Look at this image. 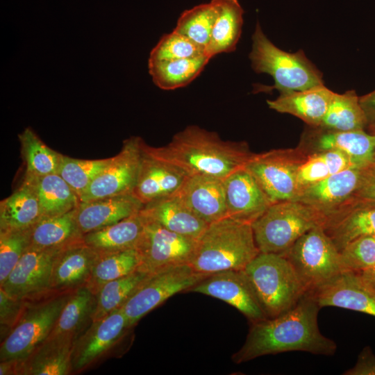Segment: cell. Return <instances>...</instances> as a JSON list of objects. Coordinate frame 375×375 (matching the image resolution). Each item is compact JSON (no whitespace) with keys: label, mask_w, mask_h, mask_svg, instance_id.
Returning <instances> with one entry per match:
<instances>
[{"label":"cell","mask_w":375,"mask_h":375,"mask_svg":"<svg viewBox=\"0 0 375 375\" xmlns=\"http://www.w3.org/2000/svg\"><path fill=\"white\" fill-rule=\"evenodd\" d=\"M320 308L315 299L306 293L287 312L253 322L244 344L233 355V360L242 363L265 355L295 351L334 355L337 344L319 329Z\"/></svg>","instance_id":"1"},{"label":"cell","mask_w":375,"mask_h":375,"mask_svg":"<svg viewBox=\"0 0 375 375\" xmlns=\"http://www.w3.org/2000/svg\"><path fill=\"white\" fill-rule=\"evenodd\" d=\"M141 147L145 153L178 167L188 176L222 179L244 167L253 154L246 142L224 140L216 132L197 125L176 133L165 146L151 147L142 140Z\"/></svg>","instance_id":"2"},{"label":"cell","mask_w":375,"mask_h":375,"mask_svg":"<svg viewBox=\"0 0 375 375\" xmlns=\"http://www.w3.org/2000/svg\"><path fill=\"white\" fill-rule=\"evenodd\" d=\"M259 253L251 224L226 217L208 224L188 264L204 274L243 270Z\"/></svg>","instance_id":"3"},{"label":"cell","mask_w":375,"mask_h":375,"mask_svg":"<svg viewBox=\"0 0 375 375\" xmlns=\"http://www.w3.org/2000/svg\"><path fill=\"white\" fill-rule=\"evenodd\" d=\"M249 58L256 73L270 75L274 84L258 88L266 92L276 89L279 92L300 91L324 84L322 74L301 50L290 53L274 44L263 33L258 22L252 35V48Z\"/></svg>","instance_id":"4"},{"label":"cell","mask_w":375,"mask_h":375,"mask_svg":"<svg viewBox=\"0 0 375 375\" xmlns=\"http://www.w3.org/2000/svg\"><path fill=\"white\" fill-rule=\"evenodd\" d=\"M243 270L267 318L287 312L306 294L283 255L260 252Z\"/></svg>","instance_id":"5"},{"label":"cell","mask_w":375,"mask_h":375,"mask_svg":"<svg viewBox=\"0 0 375 375\" xmlns=\"http://www.w3.org/2000/svg\"><path fill=\"white\" fill-rule=\"evenodd\" d=\"M322 222L320 212L290 200L272 203L251 226L260 252L283 255L301 236Z\"/></svg>","instance_id":"6"},{"label":"cell","mask_w":375,"mask_h":375,"mask_svg":"<svg viewBox=\"0 0 375 375\" xmlns=\"http://www.w3.org/2000/svg\"><path fill=\"white\" fill-rule=\"evenodd\" d=\"M306 293L342 272L340 251L320 225L301 236L283 254Z\"/></svg>","instance_id":"7"},{"label":"cell","mask_w":375,"mask_h":375,"mask_svg":"<svg viewBox=\"0 0 375 375\" xmlns=\"http://www.w3.org/2000/svg\"><path fill=\"white\" fill-rule=\"evenodd\" d=\"M69 294L24 308L18 321L3 339L0 361L22 362L51 333Z\"/></svg>","instance_id":"8"},{"label":"cell","mask_w":375,"mask_h":375,"mask_svg":"<svg viewBox=\"0 0 375 375\" xmlns=\"http://www.w3.org/2000/svg\"><path fill=\"white\" fill-rule=\"evenodd\" d=\"M308 155L298 146L253 153L244 167L274 203L295 200L297 175Z\"/></svg>","instance_id":"9"},{"label":"cell","mask_w":375,"mask_h":375,"mask_svg":"<svg viewBox=\"0 0 375 375\" xmlns=\"http://www.w3.org/2000/svg\"><path fill=\"white\" fill-rule=\"evenodd\" d=\"M208 275L196 272L189 264L172 266L149 275L121 307L128 327L169 297L187 292Z\"/></svg>","instance_id":"10"},{"label":"cell","mask_w":375,"mask_h":375,"mask_svg":"<svg viewBox=\"0 0 375 375\" xmlns=\"http://www.w3.org/2000/svg\"><path fill=\"white\" fill-rule=\"evenodd\" d=\"M145 217L144 230L136 247L140 259L138 271L151 275L172 266L188 264L197 240L172 232Z\"/></svg>","instance_id":"11"},{"label":"cell","mask_w":375,"mask_h":375,"mask_svg":"<svg viewBox=\"0 0 375 375\" xmlns=\"http://www.w3.org/2000/svg\"><path fill=\"white\" fill-rule=\"evenodd\" d=\"M140 137H131L123 142L121 151L94 179L80 197L81 202L105 197L133 194L142 158Z\"/></svg>","instance_id":"12"},{"label":"cell","mask_w":375,"mask_h":375,"mask_svg":"<svg viewBox=\"0 0 375 375\" xmlns=\"http://www.w3.org/2000/svg\"><path fill=\"white\" fill-rule=\"evenodd\" d=\"M188 292L220 299L236 308L251 323L267 319L244 270H229L209 274Z\"/></svg>","instance_id":"13"},{"label":"cell","mask_w":375,"mask_h":375,"mask_svg":"<svg viewBox=\"0 0 375 375\" xmlns=\"http://www.w3.org/2000/svg\"><path fill=\"white\" fill-rule=\"evenodd\" d=\"M298 147L308 156L325 151H340L362 167L374 162L375 135L365 131H338L307 126Z\"/></svg>","instance_id":"14"},{"label":"cell","mask_w":375,"mask_h":375,"mask_svg":"<svg viewBox=\"0 0 375 375\" xmlns=\"http://www.w3.org/2000/svg\"><path fill=\"white\" fill-rule=\"evenodd\" d=\"M58 251L29 246L0 288L19 300L50 290L52 265Z\"/></svg>","instance_id":"15"},{"label":"cell","mask_w":375,"mask_h":375,"mask_svg":"<svg viewBox=\"0 0 375 375\" xmlns=\"http://www.w3.org/2000/svg\"><path fill=\"white\" fill-rule=\"evenodd\" d=\"M129 328L122 308L108 315L91 322L90 326L74 340L72 347L73 371L86 368L110 349Z\"/></svg>","instance_id":"16"},{"label":"cell","mask_w":375,"mask_h":375,"mask_svg":"<svg viewBox=\"0 0 375 375\" xmlns=\"http://www.w3.org/2000/svg\"><path fill=\"white\" fill-rule=\"evenodd\" d=\"M322 226L340 251L357 238L375 236V203L350 198L325 215Z\"/></svg>","instance_id":"17"},{"label":"cell","mask_w":375,"mask_h":375,"mask_svg":"<svg viewBox=\"0 0 375 375\" xmlns=\"http://www.w3.org/2000/svg\"><path fill=\"white\" fill-rule=\"evenodd\" d=\"M227 217L251 224L273 203L252 174L240 168L223 179Z\"/></svg>","instance_id":"18"},{"label":"cell","mask_w":375,"mask_h":375,"mask_svg":"<svg viewBox=\"0 0 375 375\" xmlns=\"http://www.w3.org/2000/svg\"><path fill=\"white\" fill-rule=\"evenodd\" d=\"M309 293L320 308L338 307L375 317V293L354 272H342Z\"/></svg>","instance_id":"19"},{"label":"cell","mask_w":375,"mask_h":375,"mask_svg":"<svg viewBox=\"0 0 375 375\" xmlns=\"http://www.w3.org/2000/svg\"><path fill=\"white\" fill-rule=\"evenodd\" d=\"M187 176L178 167L158 159L142 149L141 162L133 194L144 206L147 205L176 193Z\"/></svg>","instance_id":"20"},{"label":"cell","mask_w":375,"mask_h":375,"mask_svg":"<svg viewBox=\"0 0 375 375\" xmlns=\"http://www.w3.org/2000/svg\"><path fill=\"white\" fill-rule=\"evenodd\" d=\"M175 194L208 224L227 217L222 178L202 174L187 176Z\"/></svg>","instance_id":"21"},{"label":"cell","mask_w":375,"mask_h":375,"mask_svg":"<svg viewBox=\"0 0 375 375\" xmlns=\"http://www.w3.org/2000/svg\"><path fill=\"white\" fill-rule=\"evenodd\" d=\"M363 168V167H362ZM362 168H350L333 174L299 191L295 201L325 215L351 198L359 183Z\"/></svg>","instance_id":"22"},{"label":"cell","mask_w":375,"mask_h":375,"mask_svg":"<svg viewBox=\"0 0 375 375\" xmlns=\"http://www.w3.org/2000/svg\"><path fill=\"white\" fill-rule=\"evenodd\" d=\"M99 253L83 239L60 250L51 270L50 290H67L85 285Z\"/></svg>","instance_id":"23"},{"label":"cell","mask_w":375,"mask_h":375,"mask_svg":"<svg viewBox=\"0 0 375 375\" xmlns=\"http://www.w3.org/2000/svg\"><path fill=\"white\" fill-rule=\"evenodd\" d=\"M143 207L133 194L105 197L81 202L76 209V219L84 235L127 218Z\"/></svg>","instance_id":"24"},{"label":"cell","mask_w":375,"mask_h":375,"mask_svg":"<svg viewBox=\"0 0 375 375\" xmlns=\"http://www.w3.org/2000/svg\"><path fill=\"white\" fill-rule=\"evenodd\" d=\"M335 92L324 84L300 90L281 92L274 100H267L269 108L298 117L307 126H318L326 115Z\"/></svg>","instance_id":"25"},{"label":"cell","mask_w":375,"mask_h":375,"mask_svg":"<svg viewBox=\"0 0 375 375\" xmlns=\"http://www.w3.org/2000/svg\"><path fill=\"white\" fill-rule=\"evenodd\" d=\"M141 210L167 229L197 240L208 226L176 194L144 205Z\"/></svg>","instance_id":"26"},{"label":"cell","mask_w":375,"mask_h":375,"mask_svg":"<svg viewBox=\"0 0 375 375\" xmlns=\"http://www.w3.org/2000/svg\"><path fill=\"white\" fill-rule=\"evenodd\" d=\"M146 217L138 212L117 223L83 235L84 242L99 253L136 249Z\"/></svg>","instance_id":"27"},{"label":"cell","mask_w":375,"mask_h":375,"mask_svg":"<svg viewBox=\"0 0 375 375\" xmlns=\"http://www.w3.org/2000/svg\"><path fill=\"white\" fill-rule=\"evenodd\" d=\"M96 295L82 285L69 294L60 314L47 340L74 342L92 317Z\"/></svg>","instance_id":"28"},{"label":"cell","mask_w":375,"mask_h":375,"mask_svg":"<svg viewBox=\"0 0 375 375\" xmlns=\"http://www.w3.org/2000/svg\"><path fill=\"white\" fill-rule=\"evenodd\" d=\"M76 209L59 215L42 217L30 228V246L60 251L82 240L83 234L77 224Z\"/></svg>","instance_id":"29"},{"label":"cell","mask_w":375,"mask_h":375,"mask_svg":"<svg viewBox=\"0 0 375 375\" xmlns=\"http://www.w3.org/2000/svg\"><path fill=\"white\" fill-rule=\"evenodd\" d=\"M74 342L46 340L31 355L17 363V374L67 375L72 370Z\"/></svg>","instance_id":"30"},{"label":"cell","mask_w":375,"mask_h":375,"mask_svg":"<svg viewBox=\"0 0 375 375\" xmlns=\"http://www.w3.org/2000/svg\"><path fill=\"white\" fill-rule=\"evenodd\" d=\"M217 17L206 53L210 58L233 52L242 33L244 10L238 0H211Z\"/></svg>","instance_id":"31"},{"label":"cell","mask_w":375,"mask_h":375,"mask_svg":"<svg viewBox=\"0 0 375 375\" xmlns=\"http://www.w3.org/2000/svg\"><path fill=\"white\" fill-rule=\"evenodd\" d=\"M42 218L36 193L25 180L0 203V231L30 229Z\"/></svg>","instance_id":"32"},{"label":"cell","mask_w":375,"mask_h":375,"mask_svg":"<svg viewBox=\"0 0 375 375\" xmlns=\"http://www.w3.org/2000/svg\"><path fill=\"white\" fill-rule=\"evenodd\" d=\"M24 180L36 193L42 217L68 212L81 203L78 196L58 174L39 176L25 175Z\"/></svg>","instance_id":"33"},{"label":"cell","mask_w":375,"mask_h":375,"mask_svg":"<svg viewBox=\"0 0 375 375\" xmlns=\"http://www.w3.org/2000/svg\"><path fill=\"white\" fill-rule=\"evenodd\" d=\"M210 59L205 53L190 58L148 61L149 72L157 87L165 90H172L192 82Z\"/></svg>","instance_id":"34"},{"label":"cell","mask_w":375,"mask_h":375,"mask_svg":"<svg viewBox=\"0 0 375 375\" xmlns=\"http://www.w3.org/2000/svg\"><path fill=\"white\" fill-rule=\"evenodd\" d=\"M368 124L366 114L354 90L335 93L319 127L338 131H365Z\"/></svg>","instance_id":"35"},{"label":"cell","mask_w":375,"mask_h":375,"mask_svg":"<svg viewBox=\"0 0 375 375\" xmlns=\"http://www.w3.org/2000/svg\"><path fill=\"white\" fill-rule=\"evenodd\" d=\"M140 262V256L136 249L99 253L85 285L96 295L108 282L137 271Z\"/></svg>","instance_id":"36"},{"label":"cell","mask_w":375,"mask_h":375,"mask_svg":"<svg viewBox=\"0 0 375 375\" xmlns=\"http://www.w3.org/2000/svg\"><path fill=\"white\" fill-rule=\"evenodd\" d=\"M354 167L362 168L354 159L340 151H325L308 155L298 171V194L310 185Z\"/></svg>","instance_id":"37"},{"label":"cell","mask_w":375,"mask_h":375,"mask_svg":"<svg viewBox=\"0 0 375 375\" xmlns=\"http://www.w3.org/2000/svg\"><path fill=\"white\" fill-rule=\"evenodd\" d=\"M19 140L26 163V176L58 174L62 154L45 144L30 127L19 135Z\"/></svg>","instance_id":"38"},{"label":"cell","mask_w":375,"mask_h":375,"mask_svg":"<svg viewBox=\"0 0 375 375\" xmlns=\"http://www.w3.org/2000/svg\"><path fill=\"white\" fill-rule=\"evenodd\" d=\"M149 276L137 270L104 284L96 294V305L92 322L100 319L120 308Z\"/></svg>","instance_id":"39"},{"label":"cell","mask_w":375,"mask_h":375,"mask_svg":"<svg viewBox=\"0 0 375 375\" xmlns=\"http://www.w3.org/2000/svg\"><path fill=\"white\" fill-rule=\"evenodd\" d=\"M216 17L217 8L212 1L201 3L183 12L174 31L206 51Z\"/></svg>","instance_id":"40"},{"label":"cell","mask_w":375,"mask_h":375,"mask_svg":"<svg viewBox=\"0 0 375 375\" xmlns=\"http://www.w3.org/2000/svg\"><path fill=\"white\" fill-rule=\"evenodd\" d=\"M111 158L83 160L62 156L58 174L78 196L89 187L94 179L108 165Z\"/></svg>","instance_id":"41"},{"label":"cell","mask_w":375,"mask_h":375,"mask_svg":"<svg viewBox=\"0 0 375 375\" xmlns=\"http://www.w3.org/2000/svg\"><path fill=\"white\" fill-rule=\"evenodd\" d=\"M205 53L203 48L173 30L172 32L162 36L151 51L148 61L190 58Z\"/></svg>","instance_id":"42"},{"label":"cell","mask_w":375,"mask_h":375,"mask_svg":"<svg viewBox=\"0 0 375 375\" xmlns=\"http://www.w3.org/2000/svg\"><path fill=\"white\" fill-rule=\"evenodd\" d=\"M30 229L0 231V284L29 247Z\"/></svg>","instance_id":"43"},{"label":"cell","mask_w":375,"mask_h":375,"mask_svg":"<svg viewBox=\"0 0 375 375\" xmlns=\"http://www.w3.org/2000/svg\"><path fill=\"white\" fill-rule=\"evenodd\" d=\"M342 272H360L375 265V236H363L340 251Z\"/></svg>","instance_id":"44"},{"label":"cell","mask_w":375,"mask_h":375,"mask_svg":"<svg viewBox=\"0 0 375 375\" xmlns=\"http://www.w3.org/2000/svg\"><path fill=\"white\" fill-rule=\"evenodd\" d=\"M24 301L10 297L0 288V324L1 334L4 333L5 330L8 334L18 321L25 308Z\"/></svg>","instance_id":"45"},{"label":"cell","mask_w":375,"mask_h":375,"mask_svg":"<svg viewBox=\"0 0 375 375\" xmlns=\"http://www.w3.org/2000/svg\"><path fill=\"white\" fill-rule=\"evenodd\" d=\"M351 198L375 203V162L362 168L359 183Z\"/></svg>","instance_id":"46"},{"label":"cell","mask_w":375,"mask_h":375,"mask_svg":"<svg viewBox=\"0 0 375 375\" xmlns=\"http://www.w3.org/2000/svg\"><path fill=\"white\" fill-rule=\"evenodd\" d=\"M344 375H375V355L369 347H365L358 355L355 365L345 371Z\"/></svg>","instance_id":"47"},{"label":"cell","mask_w":375,"mask_h":375,"mask_svg":"<svg viewBox=\"0 0 375 375\" xmlns=\"http://www.w3.org/2000/svg\"><path fill=\"white\" fill-rule=\"evenodd\" d=\"M360 103L368 119V124L375 120V90L360 97ZM368 125V124H367Z\"/></svg>","instance_id":"48"},{"label":"cell","mask_w":375,"mask_h":375,"mask_svg":"<svg viewBox=\"0 0 375 375\" xmlns=\"http://www.w3.org/2000/svg\"><path fill=\"white\" fill-rule=\"evenodd\" d=\"M354 273L366 288L375 293V265L366 270Z\"/></svg>","instance_id":"49"},{"label":"cell","mask_w":375,"mask_h":375,"mask_svg":"<svg viewBox=\"0 0 375 375\" xmlns=\"http://www.w3.org/2000/svg\"><path fill=\"white\" fill-rule=\"evenodd\" d=\"M367 128L369 133L375 135V120L369 122Z\"/></svg>","instance_id":"50"},{"label":"cell","mask_w":375,"mask_h":375,"mask_svg":"<svg viewBox=\"0 0 375 375\" xmlns=\"http://www.w3.org/2000/svg\"><path fill=\"white\" fill-rule=\"evenodd\" d=\"M374 162H375V156H374Z\"/></svg>","instance_id":"51"}]
</instances>
